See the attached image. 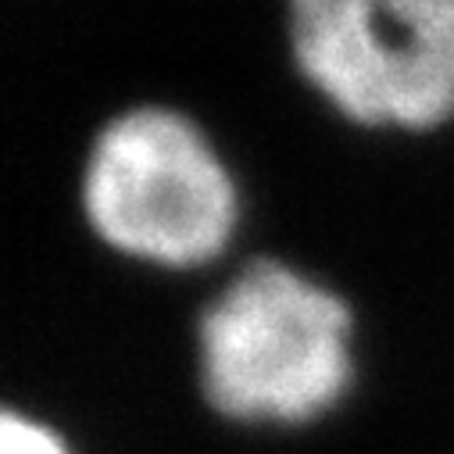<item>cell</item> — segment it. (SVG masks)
Listing matches in <instances>:
<instances>
[{"mask_svg": "<svg viewBox=\"0 0 454 454\" xmlns=\"http://www.w3.org/2000/svg\"><path fill=\"white\" fill-rule=\"evenodd\" d=\"M0 454H72V450L54 426L8 408L4 419H0Z\"/></svg>", "mask_w": 454, "mask_h": 454, "instance_id": "4", "label": "cell"}, {"mask_svg": "<svg viewBox=\"0 0 454 454\" xmlns=\"http://www.w3.org/2000/svg\"><path fill=\"white\" fill-rule=\"evenodd\" d=\"M286 43L355 122L426 129L454 111V0H286Z\"/></svg>", "mask_w": 454, "mask_h": 454, "instance_id": "3", "label": "cell"}, {"mask_svg": "<svg viewBox=\"0 0 454 454\" xmlns=\"http://www.w3.org/2000/svg\"><path fill=\"white\" fill-rule=\"evenodd\" d=\"M351 308L301 269L247 258L197 315L204 401L244 426H308L355 383Z\"/></svg>", "mask_w": 454, "mask_h": 454, "instance_id": "1", "label": "cell"}, {"mask_svg": "<svg viewBox=\"0 0 454 454\" xmlns=\"http://www.w3.org/2000/svg\"><path fill=\"white\" fill-rule=\"evenodd\" d=\"M79 204L115 251L186 269L215 258L237 225V183L186 111L129 104L90 137Z\"/></svg>", "mask_w": 454, "mask_h": 454, "instance_id": "2", "label": "cell"}]
</instances>
